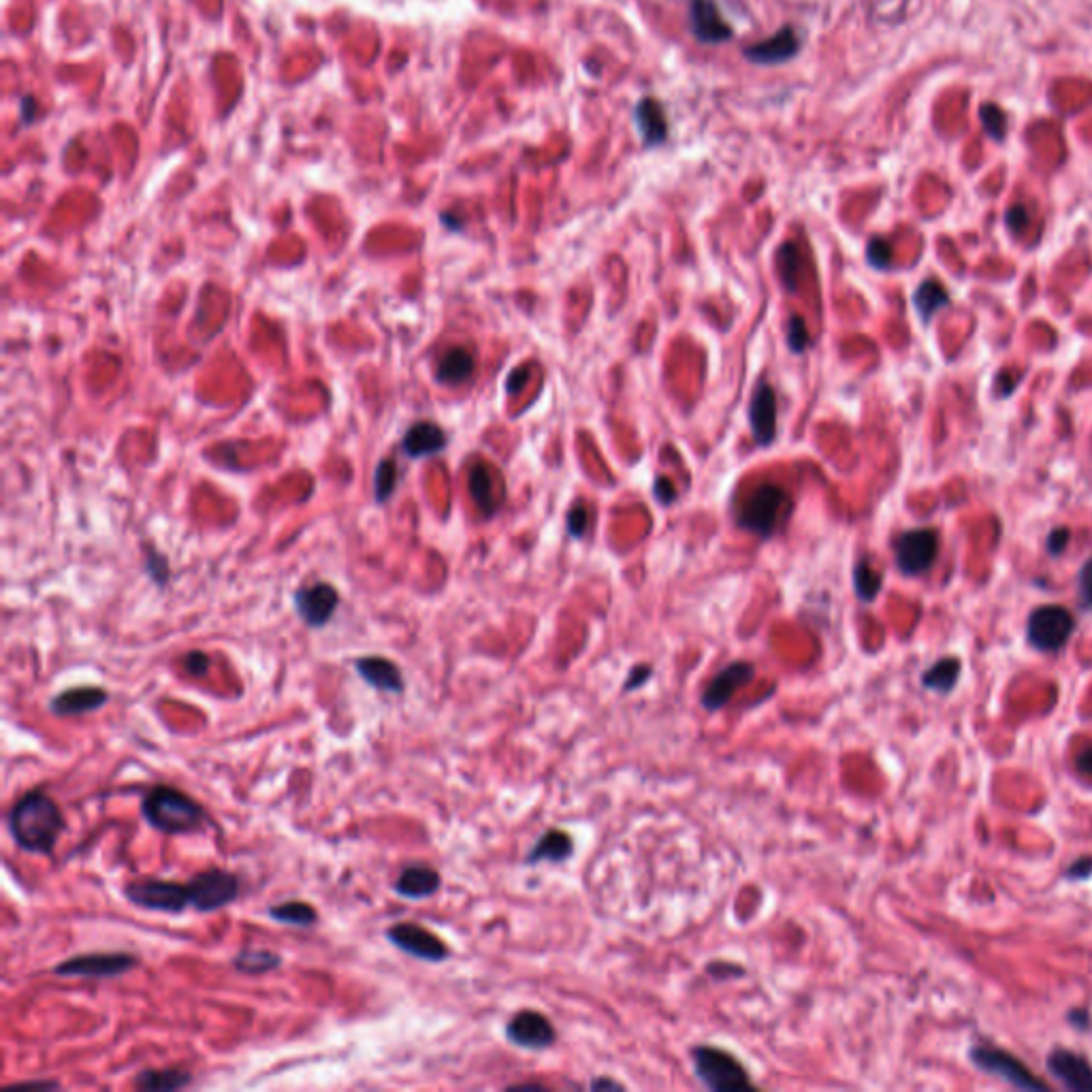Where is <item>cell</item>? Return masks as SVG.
<instances>
[{
    "label": "cell",
    "mask_w": 1092,
    "mask_h": 1092,
    "mask_svg": "<svg viewBox=\"0 0 1092 1092\" xmlns=\"http://www.w3.org/2000/svg\"><path fill=\"white\" fill-rule=\"evenodd\" d=\"M7 830L21 852L51 858L66 830L58 802L43 787L21 794L7 813Z\"/></svg>",
    "instance_id": "6da1fadb"
},
{
    "label": "cell",
    "mask_w": 1092,
    "mask_h": 1092,
    "mask_svg": "<svg viewBox=\"0 0 1092 1092\" xmlns=\"http://www.w3.org/2000/svg\"><path fill=\"white\" fill-rule=\"evenodd\" d=\"M142 817L160 835L177 837L201 830L208 822V811L193 796L173 785L158 784L147 789L142 799Z\"/></svg>",
    "instance_id": "7a4b0ae2"
},
{
    "label": "cell",
    "mask_w": 1092,
    "mask_h": 1092,
    "mask_svg": "<svg viewBox=\"0 0 1092 1092\" xmlns=\"http://www.w3.org/2000/svg\"><path fill=\"white\" fill-rule=\"evenodd\" d=\"M693 1073L703 1086L713 1092H743L756 1090L751 1075L743 1062L721 1047L696 1045L691 1050Z\"/></svg>",
    "instance_id": "3957f363"
},
{
    "label": "cell",
    "mask_w": 1092,
    "mask_h": 1092,
    "mask_svg": "<svg viewBox=\"0 0 1092 1092\" xmlns=\"http://www.w3.org/2000/svg\"><path fill=\"white\" fill-rule=\"evenodd\" d=\"M789 512H792L789 493L777 485H762L744 499L736 521L744 531H751L759 538H771Z\"/></svg>",
    "instance_id": "277c9868"
},
{
    "label": "cell",
    "mask_w": 1092,
    "mask_h": 1092,
    "mask_svg": "<svg viewBox=\"0 0 1092 1092\" xmlns=\"http://www.w3.org/2000/svg\"><path fill=\"white\" fill-rule=\"evenodd\" d=\"M969 1060L981 1073L1001 1077L1003 1082L1012 1084L1014 1088L1035 1092L1050 1090V1086L1044 1080H1039L1016 1054L1003 1050V1047H996L992 1044H977L969 1047Z\"/></svg>",
    "instance_id": "5b68a950"
},
{
    "label": "cell",
    "mask_w": 1092,
    "mask_h": 1092,
    "mask_svg": "<svg viewBox=\"0 0 1092 1092\" xmlns=\"http://www.w3.org/2000/svg\"><path fill=\"white\" fill-rule=\"evenodd\" d=\"M142 964L137 954L130 951H88L58 962L51 973L56 977H81V979H114L127 976Z\"/></svg>",
    "instance_id": "8992f818"
},
{
    "label": "cell",
    "mask_w": 1092,
    "mask_h": 1092,
    "mask_svg": "<svg viewBox=\"0 0 1092 1092\" xmlns=\"http://www.w3.org/2000/svg\"><path fill=\"white\" fill-rule=\"evenodd\" d=\"M190 907L197 913H213L233 905L241 894L239 877L226 868H208L186 881Z\"/></svg>",
    "instance_id": "52a82bcc"
},
{
    "label": "cell",
    "mask_w": 1092,
    "mask_h": 1092,
    "mask_svg": "<svg viewBox=\"0 0 1092 1092\" xmlns=\"http://www.w3.org/2000/svg\"><path fill=\"white\" fill-rule=\"evenodd\" d=\"M124 898L132 907L157 913H184L190 907V894L186 883L167 881V880H137L124 888Z\"/></svg>",
    "instance_id": "ba28073f"
},
{
    "label": "cell",
    "mask_w": 1092,
    "mask_h": 1092,
    "mask_svg": "<svg viewBox=\"0 0 1092 1092\" xmlns=\"http://www.w3.org/2000/svg\"><path fill=\"white\" fill-rule=\"evenodd\" d=\"M1075 632V619L1065 607L1047 604L1031 612L1027 623L1029 643L1042 653H1057Z\"/></svg>",
    "instance_id": "9c48e42d"
},
{
    "label": "cell",
    "mask_w": 1092,
    "mask_h": 1092,
    "mask_svg": "<svg viewBox=\"0 0 1092 1092\" xmlns=\"http://www.w3.org/2000/svg\"><path fill=\"white\" fill-rule=\"evenodd\" d=\"M339 602H342L339 589L327 580L307 582L293 594L294 612L309 630H322L324 625H329L339 608Z\"/></svg>",
    "instance_id": "30bf717a"
},
{
    "label": "cell",
    "mask_w": 1092,
    "mask_h": 1092,
    "mask_svg": "<svg viewBox=\"0 0 1092 1092\" xmlns=\"http://www.w3.org/2000/svg\"><path fill=\"white\" fill-rule=\"evenodd\" d=\"M387 939L405 956L416 958L423 962H444L450 958V948L430 928L416 924V921H397L387 928Z\"/></svg>",
    "instance_id": "8fae6325"
},
{
    "label": "cell",
    "mask_w": 1092,
    "mask_h": 1092,
    "mask_svg": "<svg viewBox=\"0 0 1092 1092\" xmlns=\"http://www.w3.org/2000/svg\"><path fill=\"white\" fill-rule=\"evenodd\" d=\"M896 566L905 577H918L933 567L939 553V538L933 529H911L898 536L894 544Z\"/></svg>",
    "instance_id": "7c38bea8"
},
{
    "label": "cell",
    "mask_w": 1092,
    "mask_h": 1092,
    "mask_svg": "<svg viewBox=\"0 0 1092 1092\" xmlns=\"http://www.w3.org/2000/svg\"><path fill=\"white\" fill-rule=\"evenodd\" d=\"M754 676L756 666L751 662L739 660L728 663L726 668H721L719 673L708 681L703 696H700V704H703V708L708 713H719L723 706L732 703L736 693L754 681Z\"/></svg>",
    "instance_id": "4fadbf2b"
},
{
    "label": "cell",
    "mask_w": 1092,
    "mask_h": 1092,
    "mask_svg": "<svg viewBox=\"0 0 1092 1092\" xmlns=\"http://www.w3.org/2000/svg\"><path fill=\"white\" fill-rule=\"evenodd\" d=\"M506 1039L523 1050H546L555 1044L557 1031L553 1022L540 1012L523 1009L516 1012L506 1024Z\"/></svg>",
    "instance_id": "5bb4252c"
},
{
    "label": "cell",
    "mask_w": 1092,
    "mask_h": 1092,
    "mask_svg": "<svg viewBox=\"0 0 1092 1092\" xmlns=\"http://www.w3.org/2000/svg\"><path fill=\"white\" fill-rule=\"evenodd\" d=\"M1045 1069L1067 1090L1092 1092V1065L1084 1054L1067 1047H1054L1045 1058Z\"/></svg>",
    "instance_id": "9a60e30c"
},
{
    "label": "cell",
    "mask_w": 1092,
    "mask_h": 1092,
    "mask_svg": "<svg viewBox=\"0 0 1092 1092\" xmlns=\"http://www.w3.org/2000/svg\"><path fill=\"white\" fill-rule=\"evenodd\" d=\"M689 28L693 39L704 46H721L734 36L732 26L723 20L715 0H691L689 3Z\"/></svg>",
    "instance_id": "2e32d148"
},
{
    "label": "cell",
    "mask_w": 1092,
    "mask_h": 1092,
    "mask_svg": "<svg viewBox=\"0 0 1092 1092\" xmlns=\"http://www.w3.org/2000/svg\"><path fill=\"white\" fill-rule=\"evenodd\" d=\"M109 703V691L97 685H79L56 693L49 700V713L56 717H81L101 711Z\"/></svg>",
    "instance_id": "e0dca14e"
},
{
    "label": "cell",
    "mask_w": 1092,
    "mask_h": 1092,
    "mask_svg": "<svg viewBox=\"0 0 1092 1092\" xmlns=\"http://www.w3.org/2000/svg\"><path fill=\"white\" fill-rule=\"evenodd\" d=\"M800 46L802 39L799 31H796L794 26H784L781 31L769 36V39L758 41L754 46L744 48V58H747L749 62L762 66L784 64L787 61H792L794 56H799Z\"/></svg>",
    "instance_id": "ac0fdd59"
},
{
    "label": "cell",
    "mask_w": 1092,
    "mask_h": 1092,
    "mask_svg": "<svg viewBox=\"0 0 1092 1092\" xmlns=\"http://www.w3.org/2000/svg\"><path fill=\"white\" fill-rule=\"evenodd\" d=\"M354 670L372 689L400 696L405 691V678L402 668L385 655H363L354 660Z\"/></svg>",
    "instance_id": "d6986e66"
},
{
    "label": "cell",
    "mask_w": 1092,
    "mask_h": 1092,
    "mask_svg": "<svg viewBox=\"0 0 1092 1092\" xmlns=\"http://www.w3.org/2000/svg\"><path fill=\"white\" fill-rule=\"evenodd\" d=\"M448 446V435L433 420H416L403 431L400 450L408 459H425L435 457Z\"/></svg>",
    "instance_id": "ffe728a7"
},
{
    "label": "cell",
    "mask_w": 1092,
    "mask_h": 1092,
    "mask_svg": "<svg viewBox=\"0 0 1092 1092\" xmlns=\"http://www.w3.org/2000/svg\"><path fill=\"white\" fill-rule=\"evenodd\" d=\"M749 425L759 446H771L777 438V397L766 382H759L751 395Z\"/></svg>",
    "instance_id": "44dd1931"
},
{
    "label": "cell",
    "mask_w": 1092,
    "mask_h": 1092,
    "mask_svg": "<svg viewBox=\"0 0 1092 1092\" xmlns=\"http://www.w3.org/2000/svg\"><path fill=\"white\" fill-rule=\"evenodd\" d=\"M442 888V875L430 865L423 862H415L402 868L393 883V890L397 896L405 900H425L438 894Z\"/></svg>",
    "instance_id": "7402d4cb"
},
{
    "label": "cell",
    "mask_w": 1092,
    "mask_h": 1092,
    "mask_svg": "<svg viewBox=\"0 0 1092 1092\" xmlns=\"http://www.w3.org/2000/svg\"><path fill=\"white\" fill-rule=\"evenodd\" d=\"M572 852H574L572 837L564 830L551 828V830H546L544 835H540V839H538L536 843L529 847L526 858H523V865L536 867V865H542V862L559 865V862H566L567 858H570Z\"/></svg>",
    "instance_id": "603a6c76"
},
{
    "label": "cell",
    "mask_w": 1092,
    "mask_h": 1092,
    "mask_svg": "<svg viewBox=\"0 0 1092 1092\" xmlns=\"http://www.w3.org/2000/svg\"><path fill=\"white\" fill-rule=\"evenodd\" d=\"M476 372V357L474 352L463 348V346H453L444 354H442L438 365H435V380L444 387H459L468 382Z\"/></svg>",
    "instance_id": "cb8c5ba5"
},
{
    "label": "cell",
    "mask_w": 1092,
    "mask_h": 1092,
    "mask_svg": "<svg viewBox=\"0 0 1092 1092\" xmlns=\"http://www.w3.org/2000/svg\"><path fill=\"white\" fill-rule=\"evenodd\" d=\"M636 127L647 147L662 145L668 137V117L663 105L655 99H643L636 105Z\"/></svg>",
    "instance_id": "d4e9b609"
},
{
    "label": "cell",
    "mask_w": 1092,
    "mask_h": 1092,
    "mask_svg": "<svg viewBox=\"0 0 1092 1092\" xmlns=\"http://www.w3.org/2000/svg\"><path fill=\"white\" fill-rule=\"evenodd\" d=\"M193 1073L182 1067L143 1069L135 1075V1088L143 1092H175L193 1084Z\"/></svg>",
    "instance_id": "484cf974"
},
{
    "label": "cell",
    "mask_w": 1092,
    "mask_h": 1092,
    "mask_svg": "<svg viewBox=\"0 0 1092 1092\" xmlns=\"http://www.w3.org/2000/svg\"><path fill=\"white\" fill-rule=\"evenodd\" d=\"M468 489H470L471 499H474L476 508L483 512V516H493L498 512L499 504L496 499V483H493V471L489 466H485V463H476V466L470 470Z\"/></svg>",
    "instance_id": "4316f807"
},
{
    "label": "cell",
    "mask_w": 1092,
    "mask_h": 1092,
    "mask_svg": "<svg viewBox=\"0 0 1092 1092\" xmlns=\"http://www.w3.org/2000/svg\"><path fill=\"white\" fill-rule=\"evenodd\" d=\"M267 916L273 921H278V924L297 928L316 926V921H319L316 907L312 903H306V900H284V903L271 905L267 907Z\"/></svg>",
    "instance_id": "83f0119b"
},
{
    "label": "cell",
    "mask_w": 1092,
    "mask_h": 1092,
    "mask_svg": "<svg viewBox=\"0 0 1092 1092\" xmlns=\"http://www.w3.org/2000/svg\"><path fill=\"white\" fill-rule=\"evenodd\" d=\"M282 964V956L271 949H241L233 956V969L241 976H267Z\"/></svg>",
    "instance_id": "f1b7e54d"
},
{
    "label": "cell",
    "mask_w": 1092,
    "mask_h": 1092,
    "mask_svg": "<svg viewBox=\"0 0 1092 1092\" xmlns=\"http://www.w3.org/2000/svg\"><path fill=\"white\" fill-rule=\"evenodd\" d=\"M962 673V662L958 658H943L939 662H935L931 668L924 670V675H921V685H924L926 689L936 691V693H949L951 689L956 688L958 678H961Z\"/></svg>",
    "instance_id": "f546056e"
},
{
    "label": "cell",
    "mask_w": 1092,
    "mask_h": 1092,
    "mask_svg": "<svg viewBox=\"0 0 1092 1092\" xmlns=\"http://www.w3.org/2000/svg\"><path fill=\"white\" fill-rule=\"evenodd\" d=\"M948 301L949 294L946 291V286L936 282V280H926V282H921L916 294H913V306H916L920 319L924 322L931 321L941 307H946Z\"/></svg>",
    "instance_id": "4dcf8cb0"
},
{
    "label": "cell",
    "mask_w": 1092,
    "mask_h": 1092,
    "mask_svg": "<svg viewBox=\"0 0 1092 1092\" xmlns=\"http://www.w3.org/2000/svg\"><path fill=\"white\" fill-rule=\"evenodd\" d=\"M400 486V466L395 457H382L374 471V499L375 504L385 506L395 496Z\"/></svg>",
    "instance_id": "1f68e13d"
},
{
    "label": "cell",
    "mask_w": 1092,
    "mask_h": 1092,
    "mask_svg": "<svg viewBox=\"0 0 1092 1092\" xmlns=\"http://www.w3.org/2000/svg\"><path fill=\"white\" fill-rule=\"evenodd\" d=\"M774 261H777V273L785 289L792 293L799 291L802 269V256L799 246H796V243H784V246L777 250Z\"/></svg>",
    "instance_id": "d6a6232c"
},
{
    "label": "cell",
    "mask_w": 1092,
    "mask_h": 1092,
    "mask_svg": "<svg viewBox=\"0 0 1092 1092\" xmlns=\"http://www.w3.org/2000/svg\"><path fill=\"white\" fill-rule=\"evenodd\" d=\"M853 589L862 602H873L881 589V574L873 570L868 559H860L853 567Z\"/></svg>",
    "instance_id": "836d02e7"
},
{
    "label": "cell",
    "mask_w": 1092,
    "mask_h": 1092,
    "mask_svg": "<svg viewBox=\"0 0 1092 1092\" xmlns=\"http://www.w3.org/2000/svg\"><path fill=\"white\" fill-rule=\"evenodd\" d=\"M145 572L147 577L152 579L154 585L158 587H167L169 585V579H171V566H169V559L158 553L157 549H150L145 555Z\"/></svg>",
    "instance_id": "e575fe53"
},
{
    "label": "cell",
    "mask_w": 1092,
    "mask_h": 1092,
    "mask_svg": "<svg viewBox=\"0 0 1092 1092\" xmlns=\"http://www.w3.org/2000/svg\"><path fill=\"white\" fill-rule=\"evenodd\" d=\"M811 342L809 337V331H807V324L800 319L799 314H792L787 321V346L789 350L796 352V354H802L804 348H807Z\"/></svg>",
    "instance_id": "d590c367"
},
{
    "label": "cell",
    "mask_w": 1092,
    "mask_h": 1092,
    "mask_svg": "<svg viewBox=\"0 0 1092 1092\" xmlns=\"http://www.w3.org/2000/svg\"><path fill=\"white\" fill-rule=\"evenodd\" d=\"M981 122H984V129L988 135L996 142H1001L1003 137H1005V129H1007V122H1005V114L1001 112L996 105H984L981 107Z\"/></svg>",
    "instance_id": "8d00e7d4"
},
{
    "label": "cell",
    "mask_w": 1092,
    "mask_h": 1092,
    "mask_svg": "<svg viewBox=\"0 0 1092 1092\" xmlns=\"http://www.w3.org/2000/svg\"><path fill=\"white\" fill-rule=\"evenodd\" d=\"M867 258L875 269H888L892 265V246L881 238L870 239L867 248Z\"/></svg>",
    "instance_id": "74e56055"
},
{
    "label": "cell",
    "mask_w": 1092,
    "mask_h": 1092,
    "mask_svg": "<svg viewBox=\"0 0 1092 1092\" xmlns=\"http://www.w3.org/2000/svg\"><path fill=\"white\" fill-rule=\"evenodd\" d=\"M182 666H184V670H186V673L190 676L201 678V676H205V675L210 673L212 658L205 651H188L182 658Z\"/></svg>",
    "instance_id": "f35d334b"
},
{
    "label": "cell",
    "mask_w": 1092,
    "mask_h": 1092,
    "mask_svg": "<svg viewBox=\"0 0 1092 1092\" xmlns=\"http://www.w3.org/2000/svg\"><path fill=\"white\" fill-rule=\"evenodd\" d=\"M1077 595H1080L1082 608H1092V557L1088 559L1077 577Z\"/></svg>",
    "instance_id": "ab89813d"
},
{
    "label": "cell",
    "mask_w": 1092,
    "mask_h": 1092,
    "mask_svg": "<svg viewBox=\"0 0 1092 1092\" xmlns=\"http://www.w3.org/2000/svg\"><path fill=\"white\" fill-rule=\"evenodd\" d=\"M653 676V668L648 666V663H638V666H634L630 670V675H627L625 683H623V693H632L647 685L648 678Z\"/></svg>",
    "instance_id": "60d3db41"
},
{
    "label": "cell",
    "mask_w": 1092,
    "mask_h": 1092,
    "mask_svg": "<svg viewBox=\"0 0 1092 1092\" xmlns=\"http://www.w3.org/2000/svg\"><path fill=\"white\" fill-rule=\"evenodd\" d=\"M1092 877V855H1082L1075 862H1072L1062 873V880L1067 881H1084Z\"/></svg>",
    "instance_id": "b9f144b4"
},
{
    "label": "cell",
    "mask_w": 1092,
    "mask_h": 1092,
    "mask_svg": "<svg viewBox=\"0 0 1092 1092\" xmlns=\"http://www.w3.org/2000/svg\"><path fill=\"white\" fill-rule=\"evenodd\" d=\"M587 523H589V516H587L585 506H574L572 511L567 512V534H570L572 538L585 536Z\"/></svg>",
    "instance_id": "7bdbcfd3"
},
{
    "label": "cell",
    "mask_w": 1092,
    "mask_h": 1092,
    "mask_svg": "<svg viewBox=\"0 0 1092 1092\" xmlns=\"http://www.w3.org/2000/svg\"><path fill=\"white\" fill-rule=\"evenodd\" d=\"M653 493H655V498H658V501H660V504H663V506H668V504H673V499H675V498H676V491H675V485H673V483H670V481H668V478H663V476H660V478H658V481H655V486H653Z\"/></svg>",
    "instance_id": "ee69618b"
},
{
    "label": "cell",
    "mask_w": 1092,
    "mask_h": 1092,
    "mask_svg": "<svg viewBox=\"0 0 1092 1092\" xmlns=\"http://www.w3.org/2000/svg\"><path fill=\"white\" fill-rule=\"evenodd\" d=\"M1069 538H1072L1069 529H1065V527L1054 529L1050 538H1047V551H1050L1052 555H1060V553L1065 551V546L1069 544Z\"/></svg>",
    "instance_id": "f6af8a7d"
},
{
    "label": "cell",
    "mask_w": 1092,
    "mask_h": 1092,
    "mask_svg": "<svg viewBox=\"0 0 1092 1092\" xmlns=\"http://www.w3.org/2000/svg\"><path fill=\"white\" fill-rule=\"evenodd\" d=\"M1007 225L1016 233L1022 231V228L1029 225V212L1024 210L1022 205H1016V208H1012V210L1007 212Z\"/></svg>",
    "instance_id": "bcb514c9"
},
{
    "label": "cell",
    "mask_w": 1092,
    "mask_h": 1092,
    "mask_svg": "<svg viewBox=\"0 0 1092 1092\" xmlns=\"http://www.w3.org/2000/svg\"><path fill=\"white\" fill-rule=\"evenodd\" d=\"M529 378V367H519V370H514L511 375L506 378V390L508 393H519Z\"/></svg>",
    "instance_id": "7dc6e473"
},
{
    "label": "cell",
    "mask_w": 1092,
    "mask_h": 1092,
    "mask_svg": "<svg viewBox=\"0 0 1092 1092\" xmlns=\"http://www.w3.org/2000/svg\"><path fill=\"white\" fill-rule=\"evenodd\" d=\"M1069 1022H1072V1027L1075 1029L1088 1031L1092 1017L1088 1009H1073V1012H1069Z\"/></svg>",
    "instance_id": "c3c4849f"
},
{
    "label": "cell",
    "mask_w": 1092,
    "mask_h": 1092,
    "mask_svg": "<svg viewBox=\"0 0 1092 1092\" xmlns=\"http://www.w3.org/2000/svg\"><path fill=\"white\" fill-rule=\"evenodd\" d=\"M1075 766L1077 771L1082 774H1086V777H1092V747L1082 749L1080 754L1075 758Z\"/></svg>",
    "instance_id": "681fc988"
},
{
    "label": "cell",
    "mask_w": 1092,
    "mask_h": 1092,
    "mask_svg": "<svg viewBox=\"0 0 1092 1092\" xmlns=\"http://www.w3.org/2000/svg\"><path fill=\"white\" fill-rule=\"evenodd\" d=\"M34 112H36V101L33 97H24V99H21V105H20L21 122L31 124L34 120Z\"/></svg>",
    "instance_id": "f907efd6"
},
{
    "label": "cell",
    "mask_w": 1092,
    "mask_h": 1092,
    "mask_svg": "<svg viewBox=\"0 0 1092 1092\" xmlns=\"http://www.w3.org/2000/svg\"><path fill=\"white\" fill-rule=\"evenodd\" d=\"M11 1088H61V1084L56 1080H36V1082H21V1084H13Z\"/></svg>",
    "instance_id": "816d5d0a"
},
{
    "label": "cell",
    "mask_w": 1092,
    "mask_h": 1092,
    "mask_svg": "<svg viewBox=\"0 0 1092 1092\" xmlns=\"http://www.w3.org/2000/svg\"><path fill=\"white\" fill-rule=\"evenodd\" d=\"M592 1088L594 1090H602V1088H617V1090H625V1086L621 1082L617 1080H610V1077H595L592 1082Z\"/></svg>",
    "instance_id": "f5cc1de1"
}]
</instances>
